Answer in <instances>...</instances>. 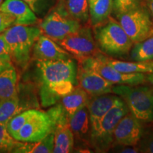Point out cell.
<instances>
[{
	"instance_id": "obj_1",
	"label": "cell",
	"mask_w": 153,
	"mask_h": 153,
	"mask_svg": "<svg viewBox=\"0 0 153 153\" xmlns=\"http://www.w3.org/2000/svg\"><path fill=\"white\" fill-rule=\"evenodd\" d=\"M36 66L41 82L40 95L44 106L57 104L70 93L77 83V66L73 59L37 60Z\"/></svg>"
},
{
	"instance_id": "obj_2",
	"label": "cell",
	"mask_w": 153,
	"mask_h": 153,
	"mask_svg": "<svg viewBox=\"0 0 153 153\" xmlns=\"http://www.w3.org/2000/svg\"><path fill=\"white\" fill-rule=\"evenodd\" d=\"M94 37L99 51L115 59L128 58L133 42L126 33L117 19L108 20L94 27Z\"/></svg>"
},
{
	"instance_id": "obj_3",
	"label": "cell",
	"mask_w": 153,
	"mask_h": 153,
	"mask_svg": "<svg viewBox=\"0 0 153 153\" xmlns=\"http://www.w3.org/2000/svg\"><path fill=\"white\" fill-rule=\"evenodd\" d=\"M112 93L123 99L129 111L143 126L153 125L152 85H114Z\"/></svg>"
},
{
	"instance_id": "obj_4",
	"label": "cell",
	"mask_w": 153,
	"mask_h": 153,
	"mask_svg": "<svg viewBox=\"0 0 153 153\" xmlns=\"http://www.w3.org/2000/svg\"><path fill=\"white\" fill-rule=\"evenodd\" d=\"M2 33L9 45L11 60L19 68H26L30 60L34 43L42 34L41 28L13 25Z\"/></svg>"
},
{
	"instance_id": "obj_5",
	"label": "cell",
	"mask_w": 153,
	"mask_h": 153,
	"mask_svg": "<svg viewBox=\"0 0 153 153\" xmlns=\"http://www.w3.org/2000/svg\"><path fill=\"white\" fill-rule=\"evenodd\" d=\"M128 112V107L120 97L102 118L100 127L97 133L89 138V145L95 152H109L114 145V133L116 126Z\"/></svg>"
},
{
	"instance_id": "obj_6",
	"label": "cell",
	"mask_w": 153,
	"mask_h": 153,
	"mask_svg": "<svg viewBox=\"0 0 153 153\" xmlns=\"http://www.w3.org/2000/svg\"><path fill=\"white\" fill-rule=\"evenodd\" d=\"M116 17L133 43L153 36V19L146 4Z\"/></svg>"
},
{
	"instance_id": "obj_7",
	"label": "cell",
	"mask_w": 153,
	"mask_h": 153,
	"mask_svg": "<svg viewBox=\"0 0 153 153\" xmlns=\"http://www.w3.org/2000/svg\"><path fill=\"white\" fill-rule=\"evenodd\" d=\"M56 43L77 61L85 60L100 52L91 28L88 25L82 26L76 31L69 34Z\"/></svg>"
},
{
	"instance_id": "obj_8",
	"label": "cell",
	"mask_w": 153,
	"mask_h": 153,
	"mask_svg": "<svg viewBox=\"0 0 153 153\" xmlns=\"http://www.w3.org/2000/svg\"><path fill=\"white\" fill-rule=\"evenodd\" d=\"M78 65L89 68L99 73L114 85H138L147 81V74L124 73L112 68L101 57V52L85 60L78 61Z\"/></svg>"
},
{
	"instance_id": "obj_9",
	"label": "cell",
	"mask_w": 153,
	"mask_h": 153,
	"mask_svg": "<svg viewBox=\"0 0 153 153\" xmlns=\"http://www.w3.org/2000/svg\"><path fill=\"white\" fill-rule=\"evenodd\" d=\"M81 27L82 24L79 22L57 7H55L40 23L42 33L55 42L62 40Z\"/></svg>"
},
{
	"instance_id": "obj_10",
	"label": "cell",
	"mask_w": 153,
	"mask_h": 153,
	"mask_svg": "<svg viewBox=\"0 0 153 153\" xmlns=\"http://www.w3.org/2000/svg\"><path fill=\"white\" fill-rule=\"evenodd\" d=\"M55 123L47 112L37 111L13 137L20 142L35 143L54 133Z\"/></svg>"
},
{
	"instance_id": "obj_11",
	"label": "cell",
	"mask_w": 153,
	"mask_h": 153,
	"mask_svg": "<svg viewBox=\"0 0 153 153\" xmlns=\"http://www.w3.org/2000/svg\"><path fill=\"white\" fill-rule=\"evenodd\" d=\"M143 128V124L131 112L127 113L116 126L114 133V145L137 146Z\"/></svg>"
},
{
	"instance_id": "obj_12",
	"label": "cell",
	"mask_w": 153,
	"mask_h": 153,
	"mask_svg": "<svg viewBox=\"0 0 153 153\" xmlns=\"http://www.w3.org/2000/svg\"><path fill=\"white\" fill-rule=\"evenodd\" d=\"M76 77L78 86L91 97L112 93L114 84L91 69L78 65Z\"/></svg>"
},
{
	"instance_id": "obj_13",
	"label": "cell",
	"mask_w": 153,
	"mask_h": 153,
	"mask_svg": "<svg viewBox=\"0 0 153 153\" xmlns=\"http://www.w3.org/2000/svg\"><path fill=\"white\" fill-rule=\"evenodd\" d=\"M119 98L118 95L114 93L91 97L87 106L90 120V137L97 133L100 127L102 118Z\"/></svg>"
},
{
	"instance_id": "obj_14",
	"label": "cell",
	"mask_w": 153,
	"mask_h": 153,
	"mask_svg": "<svg viewBox=\"0 0 153 153\" xmlns=\"http://www.w3.org/2000/svg\"><path fill=\"white\" fill-rule=\"evenodd\" d=\"M33 57L36 60H58L71 58V55L53 39L42 33L34 43Z\"/></svg>"
},
{
	"instance_id": "obj_15",
	"label": "cell",
	"mask_w": 153,
	"mask_h": 153,
	"mask_svg": "<svg viewBox=\"0 0 153 153\" xmlns=\"http://www.w3.org/2000/svg\"><path fill=\"white\" fill-rule=\"evenodd\" d=\"M0 11L12 15L14 25L32 26L38 22L35 12L23 0H5L0 6Z\"/></svg>"
},
{
	"instance_id": "obj_16",
	"label": "cell",
	"mask_w": 153,
	"mask_h": 153,
	"mask_svg": "<svg viewBox=\"0 0 153 153\" xmlns=\"http://www.w3.org/2000/svg\"><path fill=\"white\" fill-rule=\"evenodd\" d=\"M74 145V135L69 125V119L62 112L60 118L55 123L53 152H71L73 150Z\"/></svg>"
},
{
	"instance_id": "obj_17",
	"label": "cell",
	"mask_w": 153,
	"mask_h": 153,
	"mask_svg": "<svg viewBox=\"0 0 153 153\" xmlns=\"http://www.w3.org/2000/svg\"><path fill=\"white\" fill-rule=\"evenodd\" d=\"M91 97L79 86H76L71 92L62 97L59 103L62 107L63 114L70 120L78 110L87 106Z\"/></svg>"
},
{
	"instance_id": "obj_18",
	"label": "cell",
	"mask_w": 153,
	"mask_h": 153,
	"mask_svg": "<svg viewBox=\"0 0 153 153\" xmlns=\"http://www.w3.org/2000/svg\"><path fill=\"white\" fill-rule=\"evenodd\" d=\"M69 125L74 139L89 144L91 125L87 106L78 110L72 115L69 120Z\"/></svg>"
},
{
	"instance_id": "obj_19",
	"label": "cell",
	"mask_w": 153,
	"mask_h": 153,
	"mask_svg": "<svg viewBox=\"0 0 153 153\" xmlns=\"http://www.w3.org/2000/svg\"><path fill=\"white\" fill-rule=\"evenodd\" d=\"M103 60L118 71L124 73H144L153 72V60L151 61H123L112 58L101 53Z\"/></svg>"
},
{
	"instance_id": "obj_20",
	"label": "cell",
	"mask_w": 153,
	"mask_h": 153,
	"mask_svg": "<svg viewBox=\"0 0 153 153\" xmlns=\"http://www.w3.org/2000/svg\"><path fill=\"white\" fill-rule=\"evenodd\" d=\"M55 7L65 12L82 25L89 22L88 0H58Z\"/></svg>"
},
{
	"instance_id": "obj_21",
	"label": "cell",
	"mask_w": 153,
	"mask_h": 153,
	"mask_svg": "<svg viewBox=\"0 0 153 153\" xmlns=\"http://www.w3.org/2000/svg\"><path fill=\"white\" fill-rule=\"evenodd\" d=\"M88 4L89 21L93 28L108 20L113 11V0H88Z\"/></svg>"
},
{
	"instance_id": "obj_22",
	"label": "cell",
	"mask_w": 153,
	"mask_h": 153,
	"mask_svg": "<svg viewBox=\"0 0 153 153\" xmlns=\"http://www.w3.org/2000/svg\"><path fill=\"white\" fill-rule=\"evenodd\" d=\"M18 75L14 66L0 74V99H7L18 94Z\"/></svg>"
},
{
	"instance_id": "obj_23",
	"label": "cell",
	"mask_w": 153,
	"mask_h": 153,
	"mask_svg": "<svg viewBox=\"0 0 153 153\" xmlns=\"http://www.w3.org/2000/svg\"><path fill=\"white\" fill-rule=\"evenodd\" d=\"M54 150V133L35 143L21 142L13 152L16 153H50Z\"/></svg>"
},
{
	"instance_id": "obj_24",
	"label": "cell",
	"mask_w": 153,
	"mask_h": 153,
	"mask_svg": "<svg viewBox=\"0 0 153 153\" xmlns=\"http://www.w3.org/2000/svg\"><path fill=\"white\" fill-rule=\"evenodd\" d=\"M24 110L19 94L7 99H0V123H6Z\"/></svg>"
},
{
	"instance_id": "obj_25",
	"label": "cell",
	"mask_w": 153,
	"mask_h": 153,
	"mask_svg": "<svg viewBox=\"0 0 153 153\" xmlns=\"http://www.w3.org/2000/svg\"><path fill=\"white\" fill-rule=\"evenodd\" d=\"M128 57L132 61L153 60V36L144 41L133 43Z\"/></svg>"
},
{
	"instance_id": "obj_26",
	"label": "cell",
	"mask_w": 153,
	"mask_h": 153,
	"mask_svg": "<svg viewBox=\"0 0 153 153\" xmlns=\"http://www.w3.org/2000/svg\"><path fill=\"white\" fill-rule=\"evenodd\" d=\"M38 110L36 109H28L24 111H22L16 114L14 117H12L7 123V130L9 133L11 134V136L18 133L26 123L33 118V116L36 114Z\"/></svg>"
},
{
	"instance_id": "obj_27",
	"label": "cell",
	"mask_w": 153,
	"mask_h": 153,
	"mask_svg": "<svg viewBox=\"0 0 153 153\" xmlns=\"http://www.w3.org/2000/svg\"><path fill=\"white\" fill-rule=\"evenodd\" d=\"M20 143L9 133L7 124L0 123V153L13 152Z\"/></svg>"
},
{
	"instance_id": "obj_28",
	"label": "cell",
	"mask_w": 153,
	"mask_h": 153,
	"mask_svg": "<svg viewBox=\"0 0 153 153\" xmlns=\"http://www.w3.org/2000/svg\"><path fill=\"white\" fill-rule=\"evenodd\" d=\"M137 148L139 152L153 153V125L144 126Z\"/></svg>"
},
{
	"instance_id": "obj_29",
	"label": "cell",
	"mask_w": 153,
	"mask_h": 153,
	"mask_svg": "<svg viewBox=\"0 0 153 153\" xmlns=\"http://www.w3.org/2000/svg\"><path fill=\"white\" fill-rule=\"evenodd\" d=\"M144 3L145 0H113V11L115 16H117L128 12Z\"/></svg>"
},
{
	"instance_id": "obj_30",
	"label": "cell",
	"mask_w": 153,
	"mask_h": 153,
	"mask_svg": "<svg viewBox=\"0 0 153 153\" xmlns=\"http://www.w3.org/2000/svg\"><path fill=\"white\" fill-rule=\"evenodd\" d=\"M15 18L12 15L0 11V33L14 25Z\"/></svg>"
},
{
	"instance_id": "obj_31",
	"label": "cell",
	"mask_w": 153,
	"mask_h": 153,
	"mask_svg": "<svg viewBox=\"0 0 153 153\" xmlns=\"http://www.w3.org/2000/svg\"><path fill=\"white\" fill-rule=\"evenodd\" d=\"M30 7L35 14H41L46 7L47 0H23Z\"/></svg>"
},
{
	"instance_id": "obj_32",
	"label": "cell",
	"mask_w": 153,
	"mask_h": 153,
	"mask_svg": "<svg viewBox=\"0 0 153 153\" xmlns=\"http://www.w3.org/2000/svg\"><path fill=\"white\" fill-rule=\"evenodd\" d=\"M111 152H123V153H137L139 152L137 146H129V145H114L110 149ZM109 150V151H110Z\"/></svg>"
},
{
	"instance_id": "obj_33",
	"label": "cell",
	"mask_w": 153,
	"mask_h": 153,
	"mask_svg": "<svg viewBox=\"0 0 153 153\" xmlns=\"http://www.w3.org/2000/svg\"><path fill=\"white\" fill-rule=\"evenodd\" d=\"M0 57H10L9 45L2 33H0Z\"/></svg>"
},
{
	"instance_id": "obj_34",
	"label": "cell",
	"mask_w": 153,
	"mask_h": 153,
	"mask_svg": "<svg viewBox=\"0 0 153 153\" xmlns=\"http://www.w3.org/2000/svg\"><path fill=\"white\" fill-rule=\"evenodd\" d=\"M11 66L13 65L10 57H0V74Z\"/></svg>"
},
{
	"instance_id": "obj_35",
	"label": "cell",
	"mask_w": 153,
	"mask_h": 153,
	"mask_svg": "<svg viewBox=\"0 0 153 153\" xmlns=\"http://www.w3.org/2000/svg\"><path fill=\"white\" fill-rule=\"evenodd\" d=\"M145 4L147 7L150 11V14L152 15L153 19V0H145Z\"/></svg>"
},
{
	"instance_id": "obj_36",
	"label": "cell",
	"mask_w": 153,
	"mask_h": 153,
	"mask_svg": "<svg viewBox=\"0 0 153 153\" xmlns=\"http://www.w3.org/2000/svg\"><path fill=\"white\" fill-rule=\"evenodd\" d=\"M147 82H148L150 85H153V72L147 74Z\"/></svg>"
},
{
	"instance_id": "obj_37",
	"label": "cell",
	"mask_w": 153,
	"mask_h": 153,
	"mask_svg": "<svg viewBox=\"0 0 153 153\" xmlns=\"http://www.w3.org/2000/svg\"><path fill=\"white\" fill-rule=\"evenodd\" d=\"M3 2V0H0V6H1V4Z\"/></svg>"
}]
</instances>
